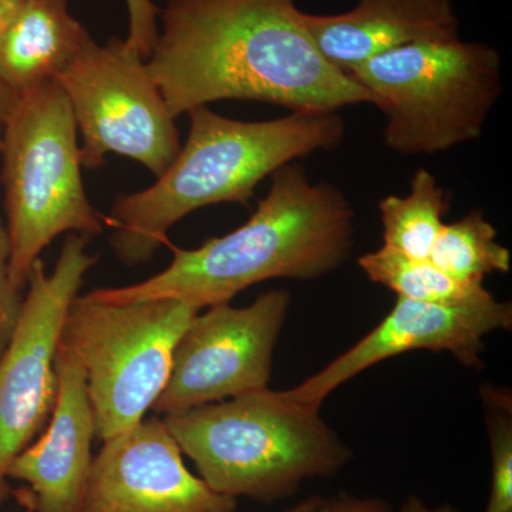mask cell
<instances>
[{
    "instance_id": "21",
    "label": "cell",
    "mask_w": 512,
    "mask_h": 512,
    "mask_svg": "<svg viewBox=\"0 0 512 512\" xmlns=\"http://www.w3.org/2000/svg\"><path fill=\"white\" fill-rule=\"evenodd\" d=\"M128 12L127 45L147 59L157 42L160 9L153 0H126Z\"/></svg>"
},
{
    "instance_id": "18",
    "label": "cell",
    "mask_w": 512,
    "mask_h": 512,
    "mask_svg": "<svg viewBox=\"0 0 512 512\" xmlns=\"http://www.w3.org/2000/svg\"><path fill=\"white\" fill-rule=\"evenodd\" d=\"M359 266L370 281L409 301L456 303L487 291L484 285L454 281L430 259L412 258L386 245L360 256Z\"/></svg>"
},
{
    "instance_id": "20",
    "label": "cell",
    "mask_w": 512,
    "mask_h": 512,
    "mask_svg": "<svg viewBox=\"0 0 512 512\" xmlns=\"http://www.w3.org/2000/svg\"><path fill=\"white\" fill-rule=\"evenodd\" d=\"M10 242L6 224L0 220V356L5 352L22 311L23 291L12 284L9 271Z\"/></svg>"
},
{
    "instance_id": "26",
    "label": "cell",
    "mask_w": 512,
    "mask_h": 512,
    "mask_svg": "<svg viewBox=\"0 0 512 512\" xmlns=\"http://www.w3.org/2000/svg\"><path fill=\"white\" fill-rule=\"evenodd\" d=\"M0 148H2V127H0Z\"/></svg>"
},
{
    "instance_id": "17",
    "label": "cell",
    "mask_w": 512,
    "mask_h": 512,
    "mask_svg": "<svg viewBox=\"0 0 512 512\" xmlns=\"http://www.w3.org/2000/svg\"><path fill=\"white\" fill-rule=\"evenodd\" d=\"M497 235L483 212H468L461 220L444 224L429 259L460 284L483 285L485 276L511 271L510 249L498 242Z\"/></svg>"
},
{
    "instance_id": "13",
    "label": "cell",
    "mask_w": 512,
    "mask_h": 512,
    "mask_svg": "<svg viewBox=\"0 0 512 512\" xmlns=\"http://www.w3.org/2000/svg\"><path fill=\"white\" fill-rule=\"evenodd\" d=\"M57 399L46 429L10 464L9 480L25 483L16 497L32 512H77L94 456L96 423L86 375L72 350L56 356Z\"/></svg>"
},
{
    "instance_id": "24",
    "label": "cell",
    "mask_w": 512,
    "mask_h": 512,
    "mask_svg": "<svg viewBox=\"0 0 512 512\" xmlns=\"http://www.w3.org/2000/svg\"><path fill=\"white\" fill-rule=\"evenodd\" d=\"M18 94L13 93L12 90L3 83L0 79V127L3 126L6 119H8L10 111L15 107Z\"/></svg>"
},
{
    "instance_id": "1",
    "label": "cell",
    "mask_w": 512,
    "mask_h": 512,
    "mask_svg": "<svg viewBox=\"0 0 512 512\" xmlns=\"http://www.w3.org/2000/svg\"><path fill=\"white\" fill-rule=\"evenodd\" d=\"M146 59L174 119L215 101L338 113L372 96L320 55L295 0H168Z\"/></svg>"
},
{
    "instance_id": "4",
    "label": "cell",
    "mask_w": 512,
    "mask_h": 512,
    "mask_svg": "<svg viewBox=\"0 0 512 512\" xmlns=\"http://www.w3.org/2000/svg\"><path fill=\"white\" fill-rule=\"evenodd\" d=\"M319 410L288 390L266 387L163 419L211 490L274 503L309 478L333 476L350 460Z\"/></svg>"
},
{
    "instance_id": "25",
    "label": "cell",
    "mask_w": 512,
    "mask_h": 512,
    "mask_svg": "<svg viewBox=\"0 0 512 512\" xmlns=\"http://www.w3.org/2000/svg\"><path fill=\"white\" fill-rule=\"evenodd\" d=\"M23 2L25 0H0V36L8 28L12 19L15 18Z\"/></svg>"
},
{
    "instance_id": "14",
    "label": "cell",
    "mask_w": 512,
    "mask_h": 512,
    "mask_svg": "<svg viewBox=\"0 0 512 512\" xmlns=\"http://www.w3.org/2000/svg\"><path fill=\"white\" fill-rule=\"evenodd\" d=\"M303 22L320 55L349 74L377 55L434 40L458 39L453 0H359L338 15H311Z\"/></svg>"
},
{
    "instance_id": "5",
    "label": "cell",
    "mask_w": 512,
    "mask_h": 512,
    "mask_svg": "<svg viewBox=\"0 0 512 512\" xmlns=\"http://www.w3.org/2000/svg\"><path fill=\"white\" fill-rule=\"evenodd\" d=\"M77 126L56 82L20 93L2 126V184L9 271L19 291L43 249L59 235L96 237L106 227L87 198Z\"/></svg>"
},
{
    "instance_id": "16",
    "label": "cell",
    "mask_w": 512,
    "mask_h": 512,
    "mask_svg": "<svg viewBox=\"0 0 512 512\" xmlns=\"http://www.w3.org/2000/svg\"><path fill=\"white\" fill-rule=\"evenodd\" d=\"M447 210L446 192L429 170L420 168L406 197L389 195L379 202L383 245L412 258L429 259Z\"/></svg>"
},
{
    "instance_id": "6",
    "label": "cell",
    "mask_w": 512,
    "mask_h": 512,
    "mask_svg": "<svg viewBox=\"0 0 512 512\" xmlns=\"http://www.w3.org/2000/svg\"><path fill=\"white\" fill-rule=\"evenodd\" d=\"M349 77L386 117V146L407 156L477 140L503 93L500 53L460 37L390 50Z\"/></svg>"
},
{
    "instance_id": "8",
    "label": "cell",
    "mask_w": 512,
    "mask_h": 512,
    "mask_svg": "<svg viewBox=\"0 0 512 512\" xmlns=\"http://www.w3.org/2000/svg\"><path fill=\"white\" fill-rule=\"evenodd\" d=\"M55 82L82 134L83 168L97 170L114 153L160 177L180 151V131L143 59L126 40L90 39Z\"/></svg>"
},
{
    "instance_id": "19",
    "label": "cell",
    "mask_w": 512,
    "mask_h": 512,
    "mask_svg": "<svg viewBox=\"0 0 512 512\" xmlns=\"http://www.w3.org/2000/svg\"><path fill=\"white\" fill-rule=\"evenodd\" d=\"M483 403L491 447V491L484 512H512L511 397L485 387Z\"/></svg>"
},
{
    "instance_id": "23",
    "label": "cell",
    "mask_w": 512,
    "mask_h": 512,
    "mask_svg": "<svg viewBox=\"0 0 512 512\" xmlns=\"http://www.w3.org/2000/svg\"><path fill=\"white\" fill-rule=\"evenodd\" d=\"M399 512H457L456 508L451 507L450 504H443L440 507H429L424 504L416 495H410L406 501H404Z\"/></svg>"
},
{
    "instance_id": "7",
    "label": "cell",
    "mask_w": 512,
    "mask_h": 512,
    "mask_svg": "<svg viewBox=\"0 0 512 512\" xmlns=\"http://www.w3.org/2000/svg\"><path fill=\"white\" fill-rule=\"evenodd\" d=\"M200 312L174 299H74L60 343L83 367L101 441L133 429L153 409L170 377L175 346Z\"/></svg>"
},
{
    "instance_id": "10",
    "label": "cell",
    "mask_w": 512,
    "mask_h": 512,
    "mask_svg": "<svg viewBox=\"0 0 512 512\" xmlns=\"http://www.w3.org/2000/svg\"><path fill=\"white\" fill-rule=\"evenodd\" d=\"M289 306L291 293L274 289L242 308L228 302L198 313L175 346L170 377L151 410L175 416L266 389Z\"/></svg>"
},
{
    "instance_id": "3",
    "label": "cell",
    "mask_w": 512,
    "mask_h": 512,
    "mask_svg": "<svg viewBox=\"0 0 512 512\" xmlns=\"http://www.w3.org/2000/svg\"><path fill=\"white\" fill-rule=\"evenodd\" d=\"M187 143L146 190L119 195L109 217L110 244L126 265L146 264L167 242L168 231L210 205L247 204L255 188L285 165L335 148L345 137L339 113L292 114L239 121L197 107Z\"/></svg>"
},
{
    "instance_id": "12",
    "label": "cell",
    "mask_w": 512,
    "mask_h": 512,
    "mask_svg": "<svg viewBox=\"0 0 512 512\" xmlns=\"http://www.w3.org/2000/svg\"><path fill=\"white\" fill-rule=\"evenodd\" d=\"M237 500L194 476L164 419L103 441L77 512H235Z\"/></svg>"
},
{
    "instance_id": "15",
    "label": "cell",
    "mask_w": 512,
    "mask_h": 512,
    "mask_svg": "<svg viewBox=\"0 0 512 512\" xmlns=\"http://www.w3.org/2000/svg\"><path fill=\"white\" fill-rule=\"evenodd\" d=\"M90 39L67 0H25L0 36V79L18 96L55 82Z\"/></svg>"
},
{
    "instance_id": "2",
    "label": "cell",
    "mask_w": 512,
    "mask_h": 512,
    "mask_svg": "<svg viewBox=\"0 0 512 512\" xmlns=\"http://www.w3.org/2000/svg\"><path fill=\"white\" fill-rule=\"evenodd\" d=\"M355 244V211L336 185L312 183L301 164L272 175L268 195L244 225L173 261L138 284L103 288L87 298L109 303L174 299L198 311L231 302L269 279H316L336 271Z\"/></svg>"
},
{
    "instance_id": "27",
    "label": "cell",
    "mask_w": 512,
    "mask_h": 512,
    "mask_svg": "<svg viewBox=\"0 0 512 512\" xmlns=\"http://www.w3.org/2000/svg\"><path fill=\"white\" fill-rule=\"evenodd\" d=\"M26 512H32V511L26 510Z\"/></svg>"
},
{
    "instance_id": "9",
    "label": "cell",
    "mask_w": 512,
    "mask_h": 512,
    "mask_svg": "<svg viewBox=\"0 0 512 512\" xmlns=\"http://www.w3.org/2000/svg\"><path fill=\"white\" fill-rule=\"evenodd\" d=\"M89 239L69 234L50 274L37 259L18 325L0 356V505L10 493V464L43 433L55 409L64 320L96 265V256L87 252Z\"/></svg>"
},
{
    "instance_id": "11",
    "label": "cell",
    "mask_w": 512,
    "mask_h": 512,
    "mask_svg": "<svg viewBox=\"0 0 512 512\" xmlns=\"http://www.w3.org/2000/svg\"><path fill=\"white\" fill-rule=\"evenodd\" d=\"M511 326V303L497 301L488 291L456 303L397 298L389 315L365 338L288 392L299 402L322 406L343 383L383 360L412 350L448 352L461 365L481 367L485 336Z\"/></svg>"
},
{
    "instance_id": "22",
    "label": "cell",
    "mask_w": 512,
    "mask_h": 512,
    "mask_svg": "<svg viewBox=\"0 0 512 512\" xmlns=\"http://www.w3.org/2000/svg\"><path fill=\"white\" fill-rule=\"evenodd\" d=\"M286 512H392L390 505L380 498H360L348 493L333 497L306 498Z\"/></svg>"
}]
</instances>
